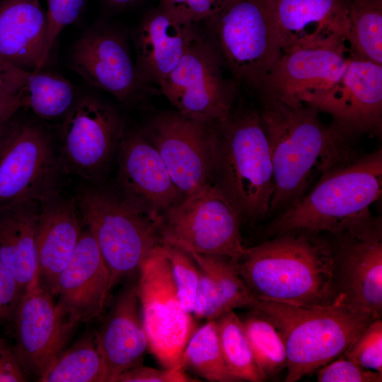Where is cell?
Returning <instances> with one entry per match:
<instances>
[{
    "mask_svg": "<svg viewBox=\"0 0 382 382\" xmlns=\"http://www.w3.org/2000/svg\"><path fill=\"white\" fill-rule=\"evenodd\" d=\"M205 23L224 64L258 92L282 54L270 0H231Z\"/></svg>",
    "mask_w": 382,
    "mask_h": 382,
    "instance_id": "cell-6",
    "label": "cell"
},
{
    "mask_svg": "<svg viewBox=\"0 0 382 382\" xmlns=\"http://www.w3.org/2000/svg\"><path fill=\"white\" fill-rule=\"evenodd\" d=\"M48 31L40 63V69L47 64L57 39L66 26L81 16L86 0H47Z\"/></svg>",
    "mask_w": 382,
    "mask_h": 382,
    "instance_id": "cell-36",
    "label": "cell"
},
{
    "mask_svg": "<svg viewBox=\"0 0 382 382\" xmlns=\"http://www.w3.org/2000/svg\"><path fill=\"white\" fill-rule=\"evenodd\" d=\"M159 6L194 23L206 22L223 6L222 0H160Z\"/></svg>",
    "mask_w": 382,
    "mask_h": 382,
    "instance_id": "cell-39",
    "label": "cell"
},
{
    "mask_svg": "<svg viewBox=\"0 0 382 382\" xmlns=\"http://www.w3.org/2000/svg\"><path fill=\"white\" fill-rule=\"evenodd\" d=\"M28 379L13 346L0 336V382H24Z\"/></svg>",
    "mask_w": 382,
    "mask_h": 382,
    "instance_id": "cell-41",
    "label": "cell"
},
{
    "mask_svg": "<svg viewBox=\"0 0 382 382\" xmlns=\"http://www.w3.org/2000/svg\"><path fill=\"white\" fill-rule=\"evenodd\" d=\"M48 31L39 0H0V59L18 68L40 70Z\"/></svg>",
    "mask_w": 382,
    "mask_h": 382,
    "instance_id": "cell-25",
    "label": "cell"
},
{
    "mask_svg": "<svg viewBox=\"0 0 382 382\" xmlns=\"http://www.w3.org/2000/svg\"><path fill=\"white\" fill-rule=\"evenodd\" d=\"M24 291L0 260V328L12 325Z\"/></svg>",
    "mask_w": 382,
    "mask_h": 382,
    "instance_id": "cell-38",
    "label": "cell"
},
{
    "mask_svg": "<svg viewBox=\"0 0 382 382\" xmlns=\"http://www.w3.org/2000/svg\"><path fill=\"white\" fill-rule=\"evenodd\" d=\"M74 96L69 80L42 70L29 72L21 93L23 108L45 121L64 118L76 102Z\"/></svg>",
    "mask_w": 382,
    "mask_h": 382,
    "instance_id": "cell-28",
    "label": "cell"
},
{
    "mask_svg": "<svg viewBox=\"0 0 382 382\" xmlns=\"http://www.w3.org/2000/svg\"><path fill=\"white\" fill-rule=\"evenodd\" d=\"M241 219L226 197L209 182L165 211L156 224L161 243L236 262L245 250Z\"/></svg>",
    "mask_w": 382,
    "mask_h": 382,
    "instance_id": "cell-8",
    "label": "cell"
},
{
    "mask_svg": "<svg viewBox=\"0 0 382 382\" xmlns=\"http://www.w3.org/2000/svg\"><path fill=\"white\" fill-rule=\"evenodd\" d=\"M138 272L137 286L148 348L163 367L182 365L196 325L180 303L162 243L154 248Z\"/></svg>",
    "mask_w": 382,
    "mask_h": 382,
    "instance_id": "cell-9",
    "label": "cell"
},
{
    "mask_svg": "<svg viewBox=\"0 0 382 382\" xmlns=\"http://www.w3.org/2000/svg\"><path fill=\"white\" fill-rule=\"evenodd\" d=\"M16 115L0 154V208L42 201L59 192L62 166L48 131L37 121Z\"/></svg>",
    "mask_w": 382,
    "mask_h": 382,
    "instance_id": "cell-10",
    "label": "cell"
},
{
    "mask_svg": "<svg viewBox=\"0 0 382 382\" xmlns=\"http://www.w3.org/2000/svg\"><path fill=\"white\" fill-rule=\"evenodd\" d=\"M76 198L59 192L40 201L37 252L40 284L52 295L83 232Z\"/></svg>",
    "mask_w": 382,
    "mask_h": 382,
    "instance_id": "cell-24",
    "label": "cell"
},
{
    "mask_svg": "<svg viewBox=\"0 0 382 382\" xmlns=\"http://www.w3.org/2000/svg\"><path fill=\"white\" fill-rule=\"evenodd\" d=\"M260 117L270 149L274 190L270 212L286 209L324 173L356 156L352 134L335 122L326 125L318 110L260 96Z\"/></svg>",
    "mask_w": 382,
    "mask_h": 382,
    "instance_id": "cell-1",
    "label": "cell"
},
{
    "mask_svg": "<svg viewBox=\"0 0 382 382\" xmlns=\"http://www.w3.org/2000/svg\"><path fill=\"white\" fill-rule=\"evenodd\" d=\"M210 183L241 217L270 212L274 182L270 149L258 111L231 110L214 122Z\"/></svg>",
    "mask_w": 382,
    "mask_h": 382,
    "instance_id": "cell-3",
    "label": "cell"
},
{
    "mask_svg": "<svg viewBox=\"0 0 382 382\" xmlns=\"http://www.w3.org/2000/svg\"><path fill=\"white\" fill-rule=\"evenodd\" d=\"M169 260L173 281L183 309L193 313L201 272L192 257L185 250L162 243Z\"/></svg>",
    "mask_w": 382,
    "mask_h": 382,
    "instance_id": "cell-34",
    "label": "cell"
},
{
    "mask_svg": "<svg viewBox=\"0 0 382 382\" xmlns=\"http://www.w3.org/2000/svg\"><path fill=\"white\" fill-rule=\"evenodd\" d=\"M347 52L345 45L297 47L282 52L258 93L289 105H308L343 76L349 57Z\"/></svg>",
    "mask_w": 382,
    "mask_h": 382,
    "instance_id": "cell-16",
    "label": "cell"
},
{
    "mask_svg": "<svg viewBox=\"0 0 382 382\" xmlns=\"http://www.w3.org/2000/svg\"><path fill=\"white\" fill-rule=\"evenodd\" d=\"M187 253L192 257L199 270L214 282L226 312L239 308L256 309L259 299L245 284L238 272L235 261L221 255Z\"/></svg>",
    "mask_w": 382,
    "mask_h": 382,
    "instance_id": "cell-32",
    "label": "cell"
},
{
    "mask_svg": "<svg viewBox=\"0 0 382 382\" xmlns=\"http://www.w3.org/2000/svg\"><path fill=\"white\" fill-rule=\"evenodd\" d=\"M68 66L88 83L124 104L141 101L151 87L132 59L125 34L106 23L94 24L74 42Z\"/></svg>",
    "mask_w": 382,
    "mask_h": 382,
    "instance_id": "cell-13",
    "label": "cell"
},
{
    "mask_svg": "<svg viewBox=\"0 0 382 382\" xmlns=\"http://www.w3.org/2000/svg\"><path fill=\"white\" fill-rule=\"evenodd\" d=\"M23 108L21 97L0 83V122L8 120Z\"/></svg>",
    "mask_w": 382,
    "mask_h": 382,
    "instance_id": "cell-42",
    "label": "cell"
},
{
    "mask_svg": "<svg viewBox=\"0 0 382 382\" xmlns=\"http://www.w3.org/2000/svg\"><path fill=\"white\" fill-rule=\"evenodd\" d=\"M197 381L185 373L183 365L157 369L141 364L121 373L115 382H192Z\"/></svg>",
    "mask_w": 382,
    "mask_h": 382,
    "instance_id": "cell-40",
    "label": "cell"
},
{
    "mask_svg": "<svg viewBox=\"0 0 382 382\" xmlns=\"http://www.w3.org/2000/svg\"><path fill=\"white\" fill-rule=\"evenodd\" d=\"M95 335L108 382H115L121 373L141 364L148 341L137 284L120 292Z\"/></svg>",
    "mask_w": 382,
    "mask_h": 382,
    "instance_id": "cell-23",
    "label": "cell"
},
{
    "mask_svg": "<svg viewBox=\"0 0 382 382\" xmlns=\"http://www.w3.org/2000/svg\"><path fill=\"white\" fill-rule=\"evenodd\" d=\"M328 113L354 134L379 132L382 125V65L349 57L341 79L308 105Z\"/></svg>",
    "mask_w": 382,
    "mask_h": 382,
    "instance_id": "cell-19",
    "label": "cell"
},
{
    "mask_svg": "<svg viewBox=\"0 0 382 382\" xmlns=\"http://www.w3.org/2000/svg\"><path fill=\"white\" fill-rule=\"evenodd\" d=\"M239 274L260 299L323 306L339 296L332 242L297 229L245 248L236 261Z\"/></svg>",
    "mask_w": 382,
    "mask_h": 382,
    "instance_id": "cell-2",
    "label": "cell"
},
{
    "mask_svg": "<svg viewBox=\"0 0 382 382\" xmlns=\"http://www.w3.org/2000/svg\"><path fill=\"white\" fill-rule=\"evenodd\" d=\"M231 0H222L223 6Z\"/></svg>",
    "mask_w": 382,
    "mask_h": 382,
    "instance_id": "cell-45",
    "label": "cell"
},
{
    "mask_svg": "<svg viewBox=\"0 0 382 382\" xmlns=\"http://www.w3.org/2000/svg\"><path fill=\"white\" fill-rule=\"evenodd\" d=\"M214 122L168 112L156 115L141 130L184 197L211 180Z\"/></svg>",
    "mask_w": 382,
    "mask_h": 382,
    "instance_id": "cell-15",
    "label": "cell"
},
{
    "mask_svg": "<svg viewBox=\"0 0 382 382\" xmlns=\"http://www.w3.org/2000/svg\"><path fill=\"white\" fill-rule=\"evenodd\" d=\"M181 364L209 381H239L224 361L216 319L195 330L184 349Z\"/></svg>",
    "mask_w": 382,
    "mask_h": 382,
    "instance_id": "cell-30",
    "label": "cell"
},
{
    "mask_svg": "<svg viewBox=\"0 0 382 382\" xmlns=\"http://www.w3.org/2000/svg\"><path fill=\"white\" fill-rule=\"evenodd\" d=\"M215 46L200 33L158 87L180 114L205 122L226 117L233 108L236 86L223 74Z\"/></svg>",
    "mask_w": 382,
    "mask_h": 382,
    "instance_id": "cell-11",
    "label": "cell"
},
{
    "mask_svg": "<svg viewBox=\"0 0 382 382\" xmlns=\"http://www.w3.org/2000/svg\"><path fill=\"white\" fill-rule=\"evenodd\" d=\"M254 311L265 316L280 332L286 347V382H295L344 354L375 319L340 294L330 305L306 306L260 299Z\"/></svg>",
    "mask_w": 382,
    "mask_h": 382,
    "instance_id": "cell-5",
    "label": "cell"
},
{
    "mask_svg": "<svg viewBox=\"0 0 382 382\" xmlns=\"http://www.w3.org/2000/svg\"><path fill=\"white\" fill-rule=\"evenodd\" d=\"M40 201L0 208V260L25 289L40 282L37 231Z\"/></svg>",
    "mask_w": 382,
    "mask_h": 382,
    "instance_id": "cell-26",
    "label": "cell"
},
{
    "mask_svg": "<svg viewBox=\"0 0 382 382\" xmlns=\"http://www.w3.org/2000/svg\"><path fill=\"white\" fill-rule=\"evenodd\" d=\"M10 119L0 122V154L6 139Z\"/></svg>",
    "mask_w": 382,
    "mask_h": 382,
    "instance_id": "cell-43",
    "label": "cell"
},
{
    "mask_svg": "<svg viewBox=\"0 0 382 382\" xmlns=\"http://www.w3.org/2000/svg\"><path fill=\"white\" fill-rule=\"evenodd\" d=\"M252 311L241 320L255 361L267 378L286 369V347L274 325L260 312Z\"/></svg>",
    "mask_w": 382,
    "mask_h": 382,
    "instance_id": "cell-33",
    "label": "cell"
},
{
    "mask_svg": "<svg viewBox=\"0 0 382 382\" xmlns=\"http://www.w3.org/2000/svg\"><path fill=\"white\" fill-rule=\"evenodd\" d=\"M332 242L339 294L374 319L382 313V224L371 214Z\"/></svg>",
    "mask_w": 382,
    "mask_h": 382,
    "instance_id": "cell-14",
    "label": "cell"
},
{
    "mask_svg": "<svg viewBox=\"0 0 382 382\" xmlns=\"http://www.w3.org/2000/svg\"><path fill=\"white\" fill-rule=\"evenodd\" d=\"M81 221L94 238L110 272V287L138 272L161 244L156 222L122 197L99 188L76 197Z\"/></svg>",
    "mask_w": 382,
    "mask_h": 382,
    "instance_id": "cell-7",
    "label": "cell"
},
{
    "mask_svg": "<svg viewBox=\"0 0 382 382\" xmlns=\"http://www.w3.org/2000/svg\"><path fill=\"white\" fill-rule=\"evenodd\" d=\"M359 366L382 374V321L373 320L343 354Z\"/></svg>",
    "mask_w": 382,
    "mask_h": 382,
    "instance_id": "cell-35",
    "label": "cell"
},
{
    "mask_svg": "<svg viewBox=\"0 0 382 382\" xmlns=\"http://www.w3.org/2000/svg\"><path fill=\"white\" fill-rule=\"evenodd\" d=\"M382 192V151L351 158L324 173L309 192L270 224L277 235L303 229L332 236L369 216Z\"/></svg>",
    "mask_w": 382,
    "mask_h": 382,
    "instance_id": "cell-4",
    "label": "cell"
},
{
    "mask_svg": "<svg viewBox=\"0 0 382 382\" xmlns=\"http://www.w3.org/2000/svg\"><path fill=\"white\" fill-rule=\"evenodd\" d=\"M349 56L382 65V1L352 0L347 40Z\"/></svg>",
    "mask_w": 382,
    "mask_h": 382,
    "instance_id": "cell-29",
    "label": "cell"
},
{
    "mask_svg": "<svg viewBox=\"0 0 382 382\" xmlns=\"http://www.w3.org/2000/svg\"><path fill=\"white\" fill-rule=\"evenodd\" d=\"M199 34L194 23L158 6L133 31L135 64L147 84L158 87Z\"/></svg>",
    "mask_w": 382,
    "mask_h": 382,
    "instance_id": "cell-21",
    "label": "cell"
},
{
    "mask_svg": "<svg viewBox=\"0 0 382 382\" xmlns=\"http://www.w3.org/2000/svg\"><path fill=\"white\" fill-rule=\"evenodd\" d=\"M110 289L108 268L86 229L58 277L56 305L73 323H88L101 316Z\"/></svg>",
    "mask_w": 382,
    "mask_h": 382,
    "instance_id": "cell-20",
    "label": "cell"
},
{
    "mask_svg": "<svg viewBox=\"0 0 382 382\" xmlns=\"http://www.w3.org/2000/svg\"><path fill=\"white\" fill-rule=\"evenodd\" d=\"M76 324L40 282L24 291L12 325L16 355L26 374L37 379L65 349Z\"/></svg>",
    "mask_w": 382,
    "mask_h": 382,
    "instance_id": "cell-17",
    "label": "cell"
},
{
    "mask_svg": "<svg viewBox=\"0 0 382 382\" xmlns=\"http://www.w3.org/2000/svg\"><path fill=\"white\" fill-rule=\"evenodd\" d=\"M318 382H381L382 374L364 369L343 355L318 371Z\"/></svg>",
    "mask_w": 382,
    "mask_h": 382,
    "instance_id": "cell-37",
    "label": "cell"
},
{
    "mask_svg": "<svg viewBox=\"0 0 382 382\" xmlns=\"http://www.w3.org/2000/svg\"><path fill=\"white\" fill-rule=\"evenodd\" d=\"M107 2L112 6L122 8L132 6L137 3L139 0H106Z\"/></svg>",
    "mask_w": 382,
    "mask_h": 382,
    "instance_id": "cell-44",
    "label": "cell"
},
{
    "mask_svg": "<svg viewBox=\"0 0 382 382\" xmlns=\"http://www.w3.org/2000/svg\"><path fill=\"white\" fill-rule=\"evenodd\" d=\"M62 169L86 180H98L125 137L124 123L117 112L93 96L76 100L61 127Z\"/></svg>",
    "mask_w": 382,
    "mask_h": 382,
    "instance_id": "cell-12",
    "label": "cell"
},
{
    "mask_svg": "<svg viewBox=\"0 0 382 382\" xmlns=\"http://www.w3.org/2000/svg\"><path fill=\"white\" fill-rule=\"evenodd\" d=\"M282 52L297 47L345 45L349 0H270Z\"/></svg>",
    "mask_w": 382,
    "mask_h": 382,
    "instance_id": "cell-22",
    "label": "cell"
},
{
    "mask_svg": "<svg viewBox=\"0 0 382 382\" xmlns=\"http://www.w3.org/2000/svg\"><path fill=\"white\" fill-rule=\"evenodd\" d=\"M216 320L224 361L239 381L261 382L267 379L254 358L241 318L230 311Z\"/></svg>",
    "mask_w": 382,
    "mask_h": 382,
    "instance_id": "cell-31",
    "label": "cell"
},
{
    "mask_svg": "<svg viewBox=\"0 0 382 382\" xmlns=\"http://www.w3.org/2000/svg\"><path fill=\"white\" fill-rule=\"evenodd\" d=\"M118 181L122 198L156 222L184 196L158 151L141 131L125 134L120 147Z\"/></svg>",
    "mask_w": 382,
    "mask_h": 382,
    "instance_id": "cell-18",
    "label": "cell"
},
{
    "mask_svg": "<svg viewBox=\"0 0 382 382\" xmlns=\"http://www.w3.org/2000/svg\"><path fill=\"white\" fill-rule=\"evenodd\" d=\"M40 382H108L95 334L86 335L64 349L37 379Z\"/></svg>",
    "mask_w": 382,
    "mask_h": 382,
    "instance_id": "cell-27",
    "label": "cell"
}]
</instances>
